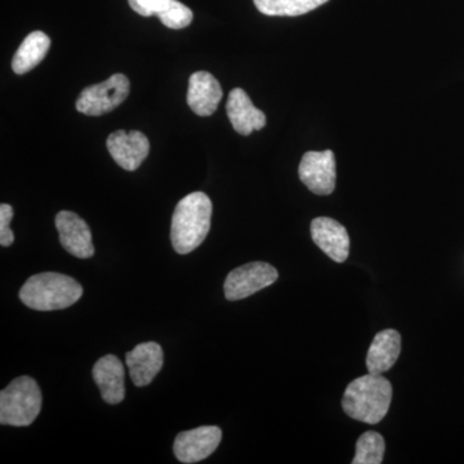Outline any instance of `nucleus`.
Returning a JSON list of instances; mask_svg holds the SVG:
<instances>
[{"label":"nucleus","mask_w":464,"mask_h":464,"mask_svg":"<svg viewBox=\"0 0 464 464\" xmlns=\"http://www.w3.org/2000/svg\"><path fill=\"white\" fill-rule=\"evenodd\" d=\"M221 440L222 431L217 426H201L179 433L174 440V456L181 463L201 462L215 453Z\"/></svg>","instance_id":"8"},{"label":"nucleus","mask_w":464,"mask_h":464,"mask_svg":"<svg viewBox=\"0 0 464 464\" xmlns=\"http://www.w3.org/2000/svg\"><path fill=\"white\" fill-rule=\"evenodd\" d=\"M106 145L115 163L130 172L140 168L150 152L148 137L140 130H116L110 134Z\"/></svg>","instance_id":"10"},{"label":"nucleus","mask_w":464,"mask_h":464,"mask_svg":"<svg viewBox=\"0 0 464 464\" xmlns=\"http://www.w3.org/2000/svg\"><path fill=\"white\" fill-rule=\"evenodd\" d=\"M392 386L382 374L362 375L348 384L342 399L344 413L353 420L378 424L389 413Z\"/></svg>","instance_id":"2"},{"label":"nucleus","mask_w":464,"mask_h":464,"mask_svg":"<svg viewBox=\"0 0 464 464\" xmlns=\"http://www.w3.org/2000/svg\"><path fill=\"white\" fill-rule=\"evenodd\" d=\"M329 0H255L256 7L266 16L295 17L306 14Z\"/></svg>","instance_id":"19"},{"label":"nucleus","mask_w":464,"mask_h":464,"mask_svg":"<svg viewBox=\"0 0 464 464\" xmlns=\"http://www.w3.org/2000/svg\"><path fill=\"white\" fill-rule=\"evenodd\" d=\"M314 243L337 264H343L350 255V237L344 226L328 217H319L311 222Z\"/></svg>","instance_id":"11"},{"label":"nucleus","mask_w":464,"mask_h":464,"mask_svg":"<svg viewBox=\"0 0 464 464\" xmlns=\"http://www.w3.org/2000/svg\"><path fill=\"white\" fill-rule=\"evenodd\" d=\"M51 39L43 32H33L24 39L12 60V70L17 75L32 72L47 56Z\"/></svg>","instance_id":"18"},{"label":"nucleus","mask_w":464,"mask_h":464,"mask_svg":"<svg viewBox=\"0 0 464 464\" xmlns=\"http://www.w3.org/2000/svg\"><path fill=\"white\" fill-rule=\"evenodd\" d=\"M279 277L276 268L266 262H250L240 266L227 275L225 280V297L239 301L250 297L259 290L273 285Z\"/></svg>","instance_id":"6"},{"label":"nucleus","mask_w":464,"mask_h":464,"mask_svg":"<svg viewBox=\"0 0 464 464\" xmlns=\"http://www.w3.org/2000/svg\"><path fill=\"white\" fill-rule=\"evenodd\" d=\"M224 97L221 84L207 72H197L188 81V103L192 111L199 116L215 114Z\"/></svg>","instance_id":"14"},{"label":"nucleus","mask_w":464,"mask_h":464,"mask_svg":"<svg viewBox=\"0 0 464 464\" xmlns=\"http://www.w3.org/2000/svg\"><path fill=\"white\" fill-rule=\"evenodd\" d=\"M299 179L316 195H331L335 188L337 168L332 150L308 151L298 168Z\"/></svg>","instance_id":"7"},{"label":"nucleus","mask_w":464,"mask_h":464,"mask_svg":"<svg viewBox=\"0 0 464 464\" xmlns=\"http://www.w3.org/2000/svg\"><path fill=\"white\" fill-rule=\"evenodd\" d=\"M43 396L38 383L23 375L0 392V423L3 426L26 427L42 411Z\"/></svg>","instance_id":"4"},{"label":"nucleus","mask_w":464,"mask_h":464,"mask_svg":"<svg viewBox=\"0 0 464 464\" xmlns=\"http://www.w3.org/2000/svg\"><path fill=\"white\" fill-rule=\"evenodd\" d=\"M128 3L140 16H158L169 29H185L194 20L191 9L179 0H128Z\"/></svg>","instance_id":"13"},{"label":"nucleus","mask_w":464,"mask_h":464,"mask_svg":"<svg viewBox=\"0 0 464 464\" xmlns=\"http://www.w3.org/2000/svg\"><path fill=\"white\" fill-rule=\"evenodd\" d=\"M226 112L234 130L243 136H249L255 130L265 128V112L253 105L246 92L241 88H235L228 94Z\"/></svg>","instance_id":"15"},{"label":"nucleus","mask_w":464,"mask_h":464,"mask_svg":"<svg viewBox=\"0 0 464 464\" xmlns=\"http://www.w3.org/2000/svg\"><path fill=\"white\" fill-rule=\"evenodd\" d=\"M56 227L61 246L67 253L81 259L93 257L91 228L83 218L74 212L63 210L56 216Z\"/></svg>","instance_id":"9"},{"label":"nucleus","mask_w":464,"mask_h":464,"mask_svg":"<svg viewBox=\"0 0 464 464\" xmlns=\"http://www.w3.org/2000/svg\"><path fill=\"white\" fill-rule=\"evenodd\" d=\"M401 353V335L393 329H386L375 335L366 355L368 373L383 374L398 362Z\"/></svg>","instance_id":"17"},{"label":"nucleus","mask_w":464,"mask_h":464,"mask_svg":"<svg viewBox=\"0 0 464 464\" xmlns=\"http://www.w3.org/2000/svg\"><path fill=\"white\" fill-rule=\"evenodd\" d=\"M83 288L67 275L42 273L29 277L20 290V299L36 311L63 310L81 299Z\"/></svg>","instance_id":"3"},{"label":"nucleus","mask_w":464,"mask_h":464,"mask_svg":"<svg viewBox=\"0 0 464 464\" xmlns=\"http://www.w3.org/2000/svg\"><path fill=\"white\" fill-rule=\"evenodd\" d=\"M12 218H14V208L9 204L3 203L0 206V246H9L14 244V235L9 228Z\"/></svg>","instance_id":"21"},{"label":"nucleus","mask_w":464,"mask_h":464,"mask_svg":"<svg viewBox=\"0 0 464 464\" xmlns=\"http://www.w3.org/2000/svg\"><path fill=\"white\" fill-rule=\"evenodd\" d=\"M130 91V79L124 74H114L102 83L84 88L76 101V110L88 116L108 114L127 100Z\"/></svg>","instance_id":"5"},{"label":"nucleus","mask_w":464,"mask_h":464,"mask_svg":"<svg viewBox=\"0 0 464 464\" xmlns=\"http://www.w3.org/2000/svg\"><path fill=\"white\" fill-rule=\"evenodd\" d=\"M102 399L110 405L121 404L125 398L124 366L114 355L101 357L92 371Z\"/></svg>","instance_id":"16"},{"label":"nucleus","mask_w":464,"mask_h":464,"mask_svg":"<svg viewBox=\"0 0 464 464\" xmlns=\"http://www.w3.org/2000/svg\"><path fill=\"white\" fill-rule=\"evenodd\" d=\"M130 378L137 387H145L154 381L163 368V348L157 342L137 344L125 355Z\"/></svg>","instance_id":"12"},{"label":"nucleus","mask_w":464,"mask_h":464,"mask_svg":"<svg viewBox=\"0 0 464 464\" xmlns=\"http://www.w3.org/2000/svg\"><path fill=\"white\" fill-rule=\"evenodd\" d=\"M212 213V201L204 192H192L179 201L170 227V240L179 255L194 252L206 240Z\"/></svg>","instance_id":"1"},{"label":"nucleus","mask_w":464,"mask_h":464,"mask_svg":"<svg viewBox=\"0 0 464 464\" xmlns=\"http://www.w3.org/2000/svg\"><path fill=\"white\" fill-rule=\"evenodd\" d=\"M384 439L381 433L368 431L362 433L356 442V454L353 464H381L383 460Z\"/></svg>","instance_id":"20"}]
</instances>
